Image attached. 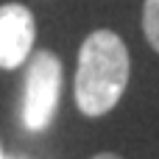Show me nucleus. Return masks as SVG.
Listing matches in <instances>:
<instances>
[{
	"label": "nucleus",
	"mask_w": 159,
	"mask_h": 159,
	"mask_svg": "<svg viewBox=\"0 0 159 159\" xmlns=\"http://www.w3.org/2000/svg\"><path fill=\"white\" fill-rule=\"evenodd\" d=\"M129 50L115 31H95L78 50L75 70V103L87 117L106 115L117 106L129 84Z\"/></svg>",
	"instance_id": "obj_1"
},
{
	"label": "nucleus",
	"mask_w": 159,
	"mask_h": 159,
	"mask_svg": "<svg viewBox=\"0 0 159 159\" xmlns=\"http://www.w3.org/2000/svg\"><path fill=\"white\" fill-rule=\"evenodd\" d=\"M61 92V61L50 50L34 53L25 75V101H22V126L28 131H45L56 115Z\"/></svg>",
	"instance_id": "obj_2"
},
{
	"label": "nucleus",
	"mask_w": 159,
	"mask_h": 159,
	"mask_svg": "<svg viewBox=\"0 0 159 159\" xmlns=\"http://www.w3.org/2000/svg\"><path fill=\"white\" fill-rule=\"evenodd\" d=\"M34 36H36L34 14L25 6L20 3L0 6V67L3 70H14L25 64L34 48Z\"/></svg>",
	"instance_id": "obj_3"
},
{
	"label": "nucleus",
	"mask_w": 159,
	"mask_h": 159,
	"mask_svg": "<svg viewBox=\"0 0 159 159\" xmlns=\"http://www.w3.org/2000/svg\"><path fill=\"white\" fill-rule=\"evenodd\" d=\"M143 31H145L148 45L159 53V0H145V8H143Z\"/></svg>",
	"instance_id": "obj_4"
},
{
	"label": "nucleus",
	"mask_w": 159,
	"mask_h": 159,
	"mask_svg": "<svg viewBox=\"0 0 159 159\" xmlns=\"http://www.w3.org/2000/svg\"><path fill=\"white\" fill-rule=\"evenodd\" d=\"M92 159H120L117 154H98V157H92Z\"/></svg>",
	"instance_id": "obj_5"
},
{
	"label": "nucleus",
	"mask_w": 159,
	"mask_h": 159,
	"mask_svg": "<svg viewBox=\"0 0 159 159\" xmlns=\"http://www.w3.org/2000/svg\"><path fill=\"white\" fill-rule=\"evenodd\" d=\"M0 159H6V157H3V148H0Z\"/></svg>",
	"instance_id": "obj_6"
}]
</instances>
